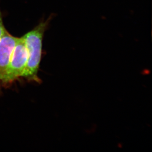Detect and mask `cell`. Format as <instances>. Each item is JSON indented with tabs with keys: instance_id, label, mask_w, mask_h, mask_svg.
I'll use <instances>...</instances> for the list:
<instances>
[{
	"instance_id": "cell-1",
	"label": "cell",
	"mask_w": 152,
	"mask_h": 152,
	"mask_svg": "<svg viewBox=\"0 0 152 152\" xmlns=\"http://www.w3.org/2000/svg\"><path fill=\"white\" fill-rule=\"evenodd\" d=\"M53 15H51L45 21L42 20L32 30L23 37L27 49L28 60L22 77L29 81L41 83L38 72L42 54V40Z\"/></svg>"
},
{
	"instance_id": "cell-2",
	"label": "cell",
	"mask_w": 152,
	"mask_h": 152,
	"mask_svg": "<svg viewBox=\"0 0 152 152\" xmlns=\"http://www.w3.org/2000/svg\"><path fill=\"white\" fill-rule=\"evenodd\" d=\"M28 60V51L23 37H17L7 70L1 83L6 85L21 77L26 68Z\"/></svg>"
},
{
	"instance_id": "cell-3",
	"label": "cell",
	"mask_w": 152,
	"mask_h": 152,
	"mask_svg": "<svg viewBox=\"0 0 152 152\" xmlns=\"http://www.w3.org/2000/svg\"><path fill=\"white\" fill-rule=\"evenodd\" d=\"M17 39L7 31L0 39V84L6 75Z\"/></svg>"
},
{
	"instance_id": "cell-4",
	"label": "cell",
	"mask_w": 152,
	"mask_h": 152,
	"mask_svg": "<svg viewBox=\"0 0 152 152\" xmlns=\"http://www.w3.org/2000/svg\"><path fill=\"white\" fill-rule=\"evenodd\" d=\"M6 31L7 30L5 29L4 23H3V16H2L1 11L0 10V39L2 37V36L4 35Z\"/></svg>"
}]
</instances>
